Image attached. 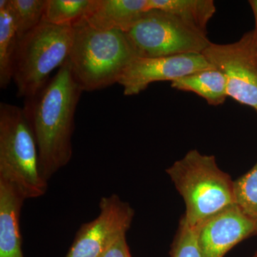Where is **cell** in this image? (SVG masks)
I'll use <instances>...</instances> for the list:
<instances>
[{"label":"cell","mask_w":257,"mask_h":257,"mask_svg":"<svg viewBox=\"0 0 257 257\" xmlns=\"http://www.w3.org/2000/svg\"><path fill=\"white\" fill-rule=\"evenodd\" d=\"M234 197L236 205L257 222V163L234 181Z\"/></svg>","instance_id":"ac0fdd59"},{"label":"cell","mask_w":257,"mask_h":257,"mask_svg":"<svg viewBox=\"0 0 257 257\" xmlns=\"http://www.w3.org/2000/svg\"><path fill=\"white\" fill-rule=\"evenodd\" d=\"M249 5H251V9H252L253 16L255 20V28L254 30L257 34V0H250Z\"/></svg>","instance_id":"44dd1931"},{"label":"cell","mask_w":257,"mask_h":257,"mask_svg":"<svg viewBox=\"0 0 257 257\" xmlns=\"http://www.w3.org/2000/svg\"><path fill=\"white\" fill-rule=\"evenodd\" d=\"M74 38L72 24L53 25L42 21L18 42L13 77L19 97L35 94L69 58Z\"/></svg>","instance_id":"5b68a950"},{"label":"cell","mask_w":257,"mask_h":257,"mask_svg":"<svg viewBox=\"0 0 257 257\" xmlns=\"http://www.w3.org/2000/svg\"><path fill=\"white\" fill-rule=\"evenodd\" d=\"M149 10L165 12L179 20L207 34L209 20L216 13L215 3L212 0H148Z\"/></svg>","instance_id":"5bb4252c"},{"label":"cell","mask_w":257,"mask_h":257,"mask_svg":"<svg viewBox=\"0 0 257 257\" xmlns=\"http://www.w3.org/2000/svg\"><path fill=\"white\" fill-rule=\"evenodd\" d=\"M0 179L14 186L25 199L47 192L38 149L23 107L0 103Z\"/></svg>","instance_id":"277c9868"},{"label":"cell","mask_w":257,"mask_h":257,"mask_svg":"<svg viewBox=\"0 0 257 257\" xmlns=\"http://www.w3.org/2000/svg\"><path fill=\"white\" fill-rule=\"evenodd\" d=\"M213 67L202 54L153 58L137 57L125 69L118 84L123 87L125 96L138 95L152 83L173 82L189 74Z\"/></svg>","instance_id":"9c48e42d"},{"label":"cell","mask_w":257,"mask_h":257,"mask_svg":"<svg viewBox=\"0 0 257 257\" xmlns=\"http://www.w3.org/2000/svg\"><path fill=\"white\" fill-rule=\"evenodd\" d=\"M134 216L133 208L116 194L101 198L99 215L81 226L65 257H101L126 234Z\"/></svg>","instance_id":"ba28073f"},{"label":"cell","mask_w":257,"mask_h":257,"mask_svg":"<svg viewBox=\"0 0 257 257\" xmlns=\"http://www.w3.org/2000/svg\"><path fill=\"white\" fill-rule=\"evenodd\" d=\"M148 11V0H95L82 19L96 30L126 32Z\"/></svg>","instance_id":"8fae6325"},{"label":"cell","mask_w":257,"mask_h":257,"mask_svg":"<svg viewBox=\"0 0 257 257\" xmlns=\"http://www.w3.org/2000/svg\"><path fill=\"white\" fill-rule=\"evenodd\" d=\"M224 74L228 96L257 112V34L246 32L238 41L211 45L202 52Z\"/></svg>","instance_id":"52a82bcc"},{"label":"cell","mask_w":257,"mask_h":257,"mask_svg":"<svg viewBox=\"0 0 257 257\" xmlns=\"http://www.w3.org/2000/svg\"><path fill=\"white\" fill-rule=\"evenodd\" d=\"M170 254L172 257H202L198 243L197 228L189 226L182 218Z\"/></svg>","instance_id":"d6986e66"},{"label":"cell","mask_w":257,"mask_h":257,"mask_svg":"<svg viewBox=\"0 0 257 257\" xmlns=\"http://www.w3.org/2000/svg\"><path fill=\"white\" fill-rule=\"evenodd\" d=\"M95 0H47L42 21L53 25L73 24L84 18Z\"/></svg>","instance_id":"2e32d148"},{"label":"cell","mask_w":257,"mask_h":257,"mask_svg":"<svg viewBox=\"0 0 257 257\" xmlns=\"http://www.w3.org/2000/svg\"><path fill=\"white\" fill-rule=\"evenodd\" d=\"M19 37L10 0L0 1V88L5 89L13 81V65Z\"/></svg>","instance_id":"9a60e30c"},{"label":"cell","mask_w":257,"mask_h":257,"mask_svg":"<svg viewBox=\"0 0 257 257\" xmlns=\"http://www.w3.org/2000/svg\"><path fill=\"white\" fill-rule=\"evenodd\" d=\"M138 57L202 54L211 42L207 34L161 10L147 12L124 32Z\"/></svg>","instance_id":"8992f818"},{"label":"cell","mask_w":257,"mask_h":257,"mask_svg":"<svg viewBox=\"0 0 257 257\" xmlns=\"http://www.w3.org/2000/svg\"><path fill=\"white\" fill-rule=\"evenodd\" d=\"M47 0H10L19 40L41 23Z\"/></svg>","instance_id":"e0dca14e"},{"label":"cell","mask_w":257,"mask_h":257,"mask_svg":"<svg viewBox=\"0 0 257 257\" xmlns=\"http://www.w3.org/2000/svg\"><path fill=\"white\" fill-rule=\"evenodd\" d=\"M82 92L67 61L38 92L25 98L23 109L47 182L72 159L74 115Z\"/></svg>","instance_id":"6da1fadb"},{"label":"cell","mask_w":257,"mask_h":257,"mask_svg":"<svg viewBox=\"0 0 257 257\" xmlns=\"http://www.w3.org/2000/svg\"><path fill=\"white\" fill-rule=\"evenodd\" d=\"M171 87L177 90L195 93L211 106L221 105L229 96L226 77L215 67L199 71L173 81Z\"/></svg>","instance_id":"4fadbf2b"},{"label":"cell","mask_w":257,"mask_h":257,"mask_svg":"<svg viewBox=\"0 0 257 257\" xmlns=\"http://www.w3.org/2000/svg\"><path fill=\"white\" fill-rule=\"evenodd\" d=\"M253 257H257V253H256V254L254 255V256Z\"/></svg>","instance_id":"7402d4cb"},{"label":"cell","mask_w":257,"mask_h":257,"mask_svg":"<svg viewBox=\"0 0 257 257\" xmlns=\"http://www.w3.org/2000/svg\"><path fill=\"white\" fill-rule=\"evenodd\" d=\"M166 172L183 197L182 219L192 227L236 204L234 181L218 167L214 156L191 150Z\"/></svg>","instance_id":"3957f363"},{"label":"cell","mask_w":257,"mask_h":257,"mask_svg":"<svg viewBox=\"0 0 257 257\" xmlns=\"http://www.w3.org/2000/svg\"><path fill=\"white\" fill-rule=\"evenodd\" d=\"M101 257H132L126 243V234L116 240Z\"/></svg>","instance_id":"ffe728a7"},{"label":"cell","mask_w":257,"mask_h":257,"mask_svg":"<svg viewBox=\"0 0 257 257\" xmlns=\"http://www.w3.org/2000/svg\"><path fill=\"white\" fill-rule=\"evenodd\" d=\"M25 199L14 186L0 179V257H24L20 216Z\"/></svg>","instance_id":"7c38bea8"},{"label":"cell","mask_w":257,"mask_h":257,"mask_svg":"<svg viewBox=\"0 0 257 257\" xmlns=\"http://www.w3.org/2000/svg\"><path fill=\"white\" fill-rule=\"evenodd\" d=\"M257 233V222L236 204L211 216L197 228L202 257H223L243 239Z\"/></svg>","instance_id":"30bf717a"},{"label":"cell","mask_w":257,"mask_h":257,"mask_svg":"<svg viewBox=\"0 0 257 257\" xmlns=\"http://www.w3.org/2000/svg\"><path fill=\"white\" fill-rule=\"evenodd\" d=\"M72 26L73 42L67 61L83 92L119 82L125 69L138 57L124 32L96 30L83 19Z\"/></svg>","instance_id":"7a4b0ae2"}]
</instances>
